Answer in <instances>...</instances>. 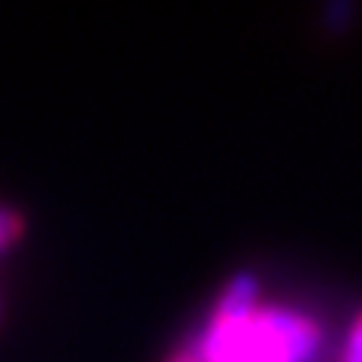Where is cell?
<instances>
[{
    "label": "cell",
    "mask_w": 362,
    "mask_h": 362,
    "mask_svg": "<svg viewBox=\"0 0 362 362\" xmlns=\"http://www.w3.org/2000/svg\"><path fill=\"white\" fill-rule=\"evenodd\" d=\"M317 347V326L290 308L259 305L254 278L226 287L199 341V362H305Z\"/></svg>",
    "instance_id": "1"
},
{
    "label": "cell",
    "mask_w": 362,
    "mask_h": 362,
    "mask_svg": "<svg viewBox=\"0 0 362 362\" xmlns=\"http://www.w3.org/2000/svg\"><path fill=\"white\" fill-rule=\"evenodd\" d=\"M169 362H199V354H197V350H178V354Z\"/></svg>",
    "instance_id": "4"
},
{
    "label": "cell",
    "mask_w": 362,
    "mask_h": 362,
    "mask_svg": "<svg viewBox=\"0 0 362 362\" xmlns=\"http://www.w3.org/2000/svg\"><path fill=\"white\" fill-rule=\"evenodd\" d=\"M18 235H21V218H18L16 211L0 209V247L13 245Z\"/></svg>",
    "instance_id": "3"
},
{
    "label": "cell",
    "mask_w": 362,
    "mask_h": 362,
    "mask_svg": "<svg viewBox=\"0 0 362 362\" xmlns=\"http://www.w3.org/2000/svg\"><path fill=\"white\" fill-rule=\"evenodd\" d=\"M341 362H362V314L356 317L354 326H350V332H347Z\"/></svg>",
    "instance_id": "2"
}]
</instances>
